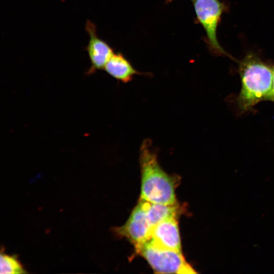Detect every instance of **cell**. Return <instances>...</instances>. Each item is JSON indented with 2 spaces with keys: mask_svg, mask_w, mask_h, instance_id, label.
<instances>
[{
  "mask_svg": "<svg viewBox=\"0 0 274 274\" xmlns=\"http://www.w3.org/2000/svg\"><path fill=\"white\" fill-rule=\"evenodd\" d=\"M139 161L142 181L140 199L164 204L176 203L175 189L179 178L168 175L160 166L149 139L144 140L141 144Z\"/></svg>",
  "mask_w": 274,
  "mask_h": 274,
  "instance_id": "1",
  "label": "cell"
},
{
  "mask_svg": "<svg viewBox=\"0 0 274 274\" xmlns=\"http://www.w3.org/2000/svg\"><path fill=\"white\" fill-rule=\"evenodd\" d=\"M239 72L242 88L238 101L241 109L247 110L262 100L272 99V68L250 55L241 63Z\"/></svg>",
  "mask_w": 274,
  "mask_h": 274,
  "instance_id": "2",
  "label": "cell"
},
{
  "mask_svg": "<svg viewBox=\"0 0 274 274\" xmlns=\"http://www.w3.org/2000/svg\"><path fill=\"white\" fill-rule=\"evenodd\" d=\"M153 270L162 273H194L196 272L185 260L182 252L158 249L149 242L134 247Z\"/></svg>",
  "mask_w": 274,
  "mask_h": 274,
  "instance_id": "3",
  "label": "cell"
},
{
  "mask_svg": "<svg viewBox=\"0 0 274 274\" xmlns=\"http://www.w3.org/2000/svg\"><path fill=\"white\" fill-rule=\"evenodd\" d=\"M196 19L204 28L210 49L217 54L225 52L219 44L217 30L224 6L219 0H193Z\"/></svg>",
  "mask_w": 274,
  "mask_h": 274,
  "instance_id": "4",
  "label": "cell"
},
{
  "mask_svg": "<svg viewBox=\"0 0 274 274\" xmlns=\"http://www.w3.org/2000/svg\"><path fill=\"white\" fill-rule=\"evenodd\" d=\"M146 210L140 200L126 222L114 229L119 236L125 237L136 247L148 241L152 228Z\"/></svg>",
  "mask_w": 274,
  "mask_h": 274,
  "instance_id": "5",
  "label": "cell"
},
{
  "mask_svg": "<svg viewBox=\"0 0 274 274\" xmlns=\"http://www.w3.org/2000/svg\"><path fill=\"white\" fill-rule=\"evenodd\" d=\"M85 30L89 36L85 50L91 63L87 73L91 74L97 70H103L114 52L108 43L98 37L96 26L91 20L86 21Z\"/></svg>",
  "mask_w": 274,
  "mask_h": 274,
  "instance_id": "6",
  "label": "cell"
},
{
  "mask_svg": "<svg viewBox=\"0 0 274 274\" xmlns=\"http://www.w3.org/2000/svg\"><path fill=\"white\" fill-rule=\"evenodd\" d=\"M177 218H168L153 226L147 242L158 249L182 252Z\"/></svg>",
  "mask_w": 274,
  "mask_h": 274,
  "instance_id": "7",
  "label": "cell"
},
{
  "mask_svg": "<svg viewBox=\"0 0 274 274\" xmlns=\"http://www.w3.org/2000/svg\"><path fill=\"white\" fill-rule=\"evenodd\" d=\"M104 70L113 78L124 83L131 81L135 75L143 74L135 70L120 52L114 53Z\"/></svg>",
  "mask_w": 274,
  "mask_h": 274,
  "instance_id": "8",
  "label": "cell"
},
{
  "mask_svg": "<svg viewBox=\"0 0 274 274\" xmlns=\"http://www.w3.org/2000/svg\"><path fill=\"white\" fill-rule=\"evenodd\" d=\"M140 200L143 203L152 226L165 219L178 217L181 213V209L177 202L172 204H164Z\"/></svg>",
  "mask_w": 274,
  "mask_h": 274,
  "instance_id": "9",
  "label": "cell"
},
{
  "mask_svg": "<svg viewBox=\"0 0 274 274\" xmlns=\"http://www.w3.org/2000/svg\"><path fill=\"white\" fill-rule=\"evenodd\" d=\"M1 273H26L15 255H7L2 251L0 255Z\"/></svg>",
  "mask_w": 274,
  "mask_h": 274,
  "instance_id": "10",
  "label": "cell"
},
{
  "mask_svg": "<svg viewBox=\"0 0 274 274\" xmlns=\"http://www.w3.org/2000/svg\"><path fill=\"white\" fill-rule=\"evenodd\" d=\"M272 75H273V89H272L271 100H274V67L272 68Z\"/></svg>",
  "mask_w": 274,
  "mask_h": 274,
  "instance_id": "11",
  "label": "cell"
},
{
  "mask_svg": "<svg viewBox=\"0 0 274 274\" xmlns=\"http://www.w3.org/2000/svg\"><path fill=\"white\" fill-rule=\"evenodd\" d=\"M172 1H173V0H166V1H165V3H166V4L170 3L172 2ZM192 1H193V0H192Z\"/></svg>",
  "mask_w": 274,
  "mask_h": 274,
  "instance_id": "12",
  "label": "cell"
}]
</instances>
